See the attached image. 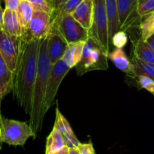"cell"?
I'll return each mask as SVG.
<instances>
[{"label": "cell", "instance_id": "obj_37", "mask_svg": "<svg viewBox=\"0 0 154 154\" xmlns=\"http://www.w3.org/2000/svg\"><path fill=\"white\" fill-rule=\"evenodd\" d=\"M1 102H2V99H1V98H0V120H1L2 117L1 114Z\"/></svg>", "mask_w": 154, "mask_h": 154}, {"label": "cell", "instance_id": "obj_34", "mask_svg": "<svg viewBox=\"0 0 154 154\" xmlns=\"http://www.w3.org/2000/svg\"><path fill=\"white\" fill-rule=\"evenodd\" d=\"M147 43L149 44V45L151 47L152 49H153L154 51V34L152 35L150 37H149L147 39Z\"/></svg>", "mask_w": 154, "mask_h": 154}, {"label": "cell", "instance_id": "obj_17", "mask_svg": "<svg viewBox=\"0 0 154 154\" xmlns=\"http://www.w3.org/2000/svg\"><path fill=\"white\" fill-rule=\"evenodd\" d=\"M108 57L117 69L126 73L127 75L131 74L132 71V63L126 55L123 48H115L108 53Z\"/></svg>", "mask_w": 154, "mask_h": 154}, {"label": "cell", "instance_id": "obj_12", "mask_svg": "<svg viewBox=\"0 0 154 154\" xmlns=\"http://www.w3.org/2000/svg\"><path fill=\"white\" fill-rule=\"evenodd\" d=\"M70 14L84 28L90 30L93 24V0H83Z\"/></svg>", "mask_w": 154, "mask_h": 154}, {"label": "cell", "instance_id": "obj_14", "mask_svg": "<svg viewBox=\"0 0 154 154\" xmlns=\"http://www.w3.org/2000/svg\"><path fill=\"white\" fill-rule=\"evenodd\" d=\"M3 31L12 36L20 37L23 35L22 29L18 20L17 12L9 9H4Z\"/></svg>", "mask_w": 154, "mask_h": 154}, {"label": "cell", "instance_id": "obj_22", "mask_svg": "<svg viewBox=\"0 0 154 154\" xmlns=\"http://www.w3.org/2000/svg\"><path fill=\"white\" fill-rule=\"evenodd\" d=\"M138 26L141 38L143 40L147 41L149 37L154 34V10L141 16Z\"/></svg>", "mask_w": 154, "mask_h": 154}, {"label": "cell", "instance_id": "obj_15", "mask_svg": "<svg viewBox=\"0 0 154 154\" xmlns=\"http://www.w3.org/2000/svg\"><path fill=\"white\" fill-rule=\"evenodd\" d=\"M85 42L84 41H81L69 43L68 45V48L62 60L69 66L70 69L75 67L81 60Z\"/></svg>", "mask_w": 154, "mask_h": 154}, {"label": "cell", "instance_id": "obj_26", "mask_svg": "<svg viewBox=\"0 0 154 154\" xmlns=\"http://www.w3.org/2000/svg\"><path fill=\"white\" fill-rule=\"evenodd\" d=\"M133 78L136 80L137 83L141 88L154 95V80L145 75H138Z\"/></svg>", "mask_w": 154, "mask_h": 154}, {"label": "cell", "instance_id": "obj_8", "mask_svg": "<svg viewBox=\"0 0 154 154\" xmlns=\"http://www.w3.org/2000/svg\"><path fill=\"white\" fill-rule=\"evenodd\" d=\"M21 36H12L3 30L0 31V54L13 74L16 70L19 57Z\"/></svg>", "mask_w": 154, "mask_h": 154}, {"label": "cell", "instance_id": "obj_35", "mask_svg": "<svg viewBox=\"0 0 154 154\" xmlns=\"http://www.w3.org/2000/svg\"><path fill=\"white\" fill-rule=\"evenodd\" d=\"M69 153V148H68L67 147H65L64 148L62 149L61 150H60V151L57 152V153H54L53 154H68Z\"/></svg>", "mask_w": 154, "mask_h": 154}, {"label": "cell", "instance_id": "obj_32", "mask_svg": "<svg viewBox=\"0 0 154 154\" xmlns=\"http://www.w3.org/2000/svg\"><path fill=\"white\" fill-rule=\"evenodd\" d=\"M66 1L67 0H49V3L53 9V13L51 16L54 14L60 8Z\"/></svg>", "mask_w": 154, "mask_h": 154}, {"label": "cell", "instance_id": "obj_20", "mask_svg": "<svg viewBox=\"0 0 154 154\" xmlns=\"http://www.w3.org/2000/svg\"><path fill=\"white\" fill-rule=\"evenodd\" d=\"M131 63L132 65V71L128 76L133 78L138 75H145L154 80V64L153 63L141 61L134 55H132L131 59Z\"/></svg>", "mask_w": 154, "mask_h": 154}, {"label": "cell", "instance_id": "obj_1", "mask_svg": "<svg viewBox=\"0 0 154 154\" xmlns=\"http://www.w3.org/2000/svg\"><path fill=\"white\" fill-rule=\"evenodd\" d=\"M40 43L41 40L33 38L28 32L22 35L19 57L14 74V94L17 103L29 116L32 111Z\"/></svg>", "mask_w": 154, "mask_h": 154}, {"label": "cell", "instance_id": "obj_16", "mask_svg": "<svg viewBox=\"0 0 154 154\" xmlns=\"http://www.w3.org/2000/svg\"><path fill=\"white\" fill-rule=\"evenodd\" d=\"M107 17H108V38L111 46L113 35L119 30L118 14H117V2L116 0H105Z\"/></svg>", "mask_w": 154, "mask_h": 154}, {"label": "cell", "instance_id": "obj_24", "mask_svg": "<svg viewBox=\"0 0 154 154\" xmlns=\"http://www.w3.org/2000/svg\"><path fill=\"white\" fill-rule=\"evenodd\" d=\"M54 128L60 131L63 135H73L74 132L71 127L70 124L66 120V117L62 114L58 108H56V120L54 123Z\"/></svg>", "mask_w": 154, "mask_h": 154}, {"label": "cell", "instance_id": "obj_13", "mask_svg": "<svg viewBox=\"0 0 154 154\" xmlns=\"http://www.w3.org/2000/svg\"><path fill=\"white\" fill-rule=\"evenodd\" d=\"M14 74L11 72L0 54V98L2 99L13 91Z\"/></svg>", "mask_w": 154, "mask_h": 154}, {"label": "cell", "instance_id": "obj_21", "mask_svg": "<svg viewBox=\"0 0 154 154\" xmlns=\"http://www.w3.org/2000/svg\"><path fill=\"white\" fill-rule=\"evenodd\" d=\"M65 147H66V143L63 134L57 129L53 128L52 131L47 138L45 154L57 153Z\"/></svg>", "mask_w": 154, "mask_h": 154}, {"label": "cell", "instance_id": "obj_10", "mask_svg": "<svg viewBox=\"0 0 154 154\" xmlns=\"http://www.w3.org/2000/svg\"><path fill=\"white\" fill-rule=\"evenodd\" d=\"M51 29V14L42 10H34L27 31L31 37L42 40L49 35Z\"/></svg>", "mask_w": 154, "mask_h": 154}, {"label": "cell", "instance_id": "obj_23", "mask_svg": "<svg viewBox=\"0 0 154 154\" xmlns=\"http://www.w3.org/2000/svg\"><path fill=\"white\" fill-rule=\"evenodd\" d=\"M82 1L83 0H67L63 5L51 16V26L55 25L63 15L68 14H70Z\"/></svg>", "mask_w": 154, "mask_h": 154}, {"label": "cell", "instance_id": "obj_7", "mask_svg": "<svg viewBox=\"0 0 154 154\" xmlns=\"http://www.w3.org/2000/svg\"><path fill=\"white\" fill-rule=\"evenodd\" d=\"M68 44L87 40L90 37V30L84 28L71 14H65L60 18L55 25Z\"/></svg>", "mask_w": 154, "mask_h": 154}, {"label": "cell", "instance_id": "obj_30", "mask_svg": "<svg viewBox=\"0 0 154 154\" xmlns=\"http://www.w3.org/2000/svg\"><path fill=\"white\" fill-rule=\"evenodd\" d=\"M77 149L80 154H96L95 149L91 142L85 143V144L80 143Z\"/></svg>", "mask_w": 154, "mask_h": 154}, {"label": "cell", "instance_id": "obj_5", "mask_svg": "<svg viewBox=\"0 0 154 154\" xmlns=\"http://www.w3.org/2000/svg\"><path fill=\"white\" fill-rule=\"evenodd\" d=\"M93 24L90 29V35L94 38L101 46L110 53L112 51L108 38V17H107L105 0H93Z\"/></svg>", "mask_w": 154, "mask_h": 154}, {"label": "cell", "instance_id": "obj_2", "mask_svg": "<svg viewBox=\"0 0 154 154\" xmlns=\"http://www.w3.org/2000/svg\"><path fill=\"white\" fill-rule=\"evenodd\" d=\"M48 35L41 40L38 57L37 73L32 93V111L29 114V124L32 130L36 135L42 129L45 111V99L48 77L51 64L48 51Z\"/></svg>", "mask_w": 154, "mask_h": 154}, {"label": "cell", "instance_id": "obj_38", "mask_svg": "<svg viewBox=\"0 0 154 154\" xmlns=\"http://www.w3.org/2000/svg\"><path fill=\"white\" fill-rule=\"evenodd\" d=\"M2 147V141L1 138H0V150H1Z\"/></svg>", "mask_w": 154, "mask_h": 154}, {"label": "cell", "instance_id": "obj_18", "mask_svg": "<svg viewBox=\"0 0 154 154\" xmlns=\"http://www.w3.org/2000/svg\"><path fill=\"white\" fill-rule=\"evenodd\" d=\"M133 55L143 62L154 64V51L141 37L133 44Z\"/></svg>", "mask_w": 154, "mask_h": 154}, {"label": "cell", "instance_id": "obj_19", "mask_svg": "<svg viewBox=\"0 0 154 154\" xmlns=\"http://www.w3.org/2000/svg\"><path fill=\"white\" fill-rule=\"evenodd\" d=\"M34 8L26 0H20L19 7L17 10L18 20L22 29L23 34L28 31L29 25L32 17Z\"/></svg>", "mask_w": 154, "mask_h": 154}, {"label": "cell", "instance_id": "obj_4", "mask_svg": "<svg viewBox=\"0 0 154 154\" xmlns=\"http://www.w3.org/2000/svg\"><path fill=\"white\" fill-rule=\"evenodd\" d=\"M35 135L26 122L2 117L0 138L2 143L12 146H23L29 138Z\"/></svg>", "mask_w": 154, "mask_h": 154}, {"label": "cell", "instance_id": "obj_27", "mask_svg": "<svg viewBox=\"0 0 154 154\" xmlns=\"http://www.w3.org/2000/svg\"><path fill=\"white\" fill-rule=\"evenodd\" d=\"M154 10V0H138V13L140 17Z\"/></svg>", "mask_w": 154, "mask_h": 154}, {"label": "cell", "instance_id": "obj_40", "mask_svg": "<svg viewBox=\"0 0 154 154\" xmlns=\"http://www.w3.org/2000/svg\"><path fill=\"white\" fill-rule=\"evenodd\" d=\"M0 121H1V120H0Z\"/></svg>", "mask_w": 154, "mask_h": 154}, {"label": "cell", "instance_id": "obj_36", "mask_svg": "<svg viewBox=\"0 0 154 154\" xmlns=\"http://www.w3.org/2000/svg\"><path fill=\"white\" fill-rule=\"evenodd\" d=\"M68 154H80L78 149L75 148H69V153Z\"/></svg>", "mask_w": 154, "mask_h": 154}, {"label": "cell", "instance_id": "obj_33", "mask_svg": "<svg viewBox=\"0 0 154 154\" xmlns=\"http://www.w3.org/2000/svg\"><path fill=\"white\" fill-rule=\"evenodd\" d=\"M3 14H4V9L0 5V31L3 30Z\"/></svg>", "mask_w": 154, "mask_h": 154}, {"label": "cell", "instance_id": "obj_25", "mask_svg": "<svg viewBox=\"0 0 154 154\" xmlns=\"http://www.w3.org/2000/svg\"><path fill=\"white\" fill-rule=\"evenodd\" d=\"M128 36L125 31L118 30L111 38V45L115 48H123L127 44Z\"/></svg>", "mask_w": 154, "mask_h": 154}, {"label": "cell", "instance_id": "obj_11", "mask_svg": "<svg viewBox=\"0 0 154 154\" xmlns=\"http://www.w3.org/2000/svg\"><path fill=\"white\" fill-rule=\"evenodd\" d=\"M68 45L64 38L62 36L57 27L51 26V32L48 35V51L51 66L62 60Z\"/></svg>", "mask_w": 154, "mask_h": 154}, {"label": "cell", "instance_id": "obj_9", "mask_svg": "<svg viewBox=\"0 0 154 154\" xmlns=\"http://www.w3.org/2000/svg\"><path fill=\"white\" fill-rule=\"evenodd\" d=\"M118 14L119 30L127 31L137 23L140 18L138 13V0H116Z\"/></svg>", "mask_w": 154, "mask_h": 154}, {"label": "cell", "instance_id": "obj_6", "mask_svg": "<svg viewBox=\"0 0 154 154\" xmlns=\"http://www.w3.org/2000/svg\"><path fill=\"white\" fill-rule=\"evenodd\" d=\"M67 64L63 60L51 66L47 84L45 99V111L47 113L54 104L62 81L70 70Z\"/></svg>", "mask_w": 154, "mask_h": 154}, {"label": "cell", "instance_id": "obj_31", "mask_svg": "<svg viewBox=\"0 0 154 154\" xmlns=\"http://www.w3.org/2000/svg\"><path fill=\"white\" fill-rule=\"evenodd\" d=\"M4 2L5 4V8L17 11L18 7H19L20 0H4Z\"/></svg>", "mask_w": 154, "mask_h": 154}, {"label": "cell", "instance_id": "obj_39", "mask_svg": "<svg viewBox=\"0 0 154 154\" xmlns=\"http://www.w3.org/2000/svg\"><path fill=\"white\" fill-rule=\"evenodd\" d=\"M2 1H3V0H0V5H1V3L2 2Z\"/></svg>", "mask_w": 154, "mask_h": 154}, {"label": "cell", "instance_id": "obj_29", "mask_svg": "<svg viewBox=\"0 0 154 154\" xmlns=\"http://www.w3.org/2000/svg\"><path fill=\"white\" fill-rule=\"evenodd\" d=\"M66 143V146L68 148H78V145L80 144V141L75 136V134L73 135H63Z\"/></svg>", "mask_w": 154, "mask_h": 154}, {"label": "cell", "instance_id": "obj_3", "mask_svg": "<svg viewBox=\"0 0 154 154\" xmlns=\"http://www.w3.org/2000/svg\"><path fill=\"white\" fill-rule=\"evenodd\" d=\"M108 54L97 40L90 35L83 49L82 57L76 67L78 76L91 71L108 69Z\"/></svg>", "mask_w": 154, "mask_h": 154}, {"label": "cell", "instance_id": "obj_28", "mask_svg": "<svg viewBox=\"0 0 154 154\" xmlns=\"http://www.w3.org/2000/svg\"><path fill=\"white\" fill-rule=\"evenodd\" d=\"M26 1L31 3L34 8V10H42L50 14L51 16L52 14L53 9L49 2L47 0H26Z\"/></svg>", "mask_w": 154, "mask_h": 154}]
</instances>
